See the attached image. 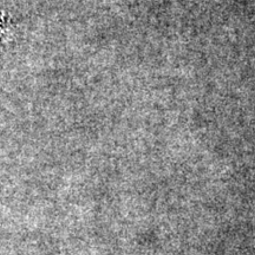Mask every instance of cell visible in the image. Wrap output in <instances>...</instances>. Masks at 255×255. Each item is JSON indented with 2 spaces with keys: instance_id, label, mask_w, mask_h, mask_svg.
Masks as SVG:
<instances>
[{
  "instance_id": "1",
  "label": "cell",
  "mask_w": 255,
  "mask_h": 255,
  "mask_svg": "<svg viewBox=\"0 0 255 255\" xmlns=\"http://www.w3.org/2000/svg\"><path fill=\"white\" fill-rule=\"evenodd\" d=\"M6 32V27H5V21L2 20L1 18H0V39H1L2 37H4Z\"/></svg>"
}]
</instances>
